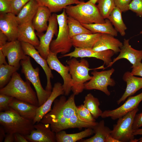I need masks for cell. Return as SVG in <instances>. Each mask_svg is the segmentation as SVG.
Segmentation results:
<instances>
[{"instance_id": "obj_9", "label": "cell", "mask_w": 142, "mask_h": 142, "mask_svg": "<svg viewBox=\"0 0 142 142\" xmlns=\"http://www.w3.org/2000/svg\"><path fill=\"white\" fill-rule=\"evenodd\" d=\"M114 71L113 68L100 72L94 70L91 73L93 75L91 79L85 83L84 89L98 90L109 96L110 93L108 89V87H114L116 84L115 80L111 77Z\"/></svg>"}, {"instance_id": "obj_51", "label": "cell", "mask_w": 142, "mask_h": 142, "mask_svg": "<svg viewBox=\"0 0 142 142\" xmlns=\"http://www.w3.org/2000/svg\"><path fill=\"white\" fill-rule=\"evenodd\" d=\"M138 142H142V137L140 139H139Z\"/></svg>"}, {"instance_id": "obj_25", "label": "cell", "mask_w": 142, "mask_h": 142, "mask_svg": "<svg viewBox=\"0 0 142 142\" xmlns=\"http://www.w3.org/2000/svg\"><path fill=\"white\" fill-rule=\"evenodd\" d=\"M51 12L47 7L39 6L33 17L32 23L37 33L46 31L48 26L47 22L51 15Z\"/></svg>"}, {"instance_id": "obj_40", "label": "cell", "mask_w": 142, "mask_h": 142, "mask_svg": "<svg viewBox=\"0 0 142 142\" xmlns=\"http://www.w3.org/2000/svg\"><path fill=\"white\" fill-rule=\"evenodd\" d=\"M132 0H114L115 6L120 9L122 12L129 9V6Z\"/></svg>"}, {"instance_id": "obj_17", "label": "cell", "mask_w": 142, "mask_h": 142, "mask_svg": "<svg viewBox=\"0 0 142 142\" xmlns=\"http://www.w3.org/2000/svg\"><path fill=\"white\" fill-rule=\"evenodd\" d=\"M18 25L13 13H0V31L7 36L8 42L17 40Z\"/></svg>"}, {"instance_id": "obj_31", "label": "cell", "mask_w": 142, "mask_h": 142, "mask_svg": "<svg viewBox=\"0 0 142 142\" xmlns=\"http://www.w3.org/2000/svg\"><path fill=\"white\" fill-rule=\"evenodd\" d=\"M122 12L115 7L112 11L108 19L110 21L114 28L120 35L124 36L125 35L127 27L124 23L122 16Z\"/></svg>"}, {"instance_id": "obj_13", "label": "cell", "mask_w": 142, "mask_h": 142, "mask_svg": "<svg viewBox=\"0 0 142 142\" xmlns=\"http://www.w3.org/2000/svg\"><path fill=\"white\" fill-rule=\"evenodd\" d=\"M74 50L70 53L63 54L60 57H69L71 58L85 57H93L102 60L104 64L108 66L112 61L111 57L115 54L111 50L102 51H97L91 49L75 47Z\"/></svg>"}, {"instance_id": "obj_49", "label": "cell", "mask_w": 142, "mask_h": 142, "mask_svg": "<svg viewBox=\"0 0 142 142\" xmlns=\"http://www.w3.org/2000/svg\"><path fill=\"white\" fill-rule=\"evenodd\" d=\"M133 134L134 136L137 135H142V128H139L134 131Z\"/></svg>"}, {"instance_id": "obj_20", "label": "cell", "mask_w": 142, "mask_h": 142, "mask_svg": "<svg viewBox=\"0 0 142 142\" xmlns=\"http://www.w3.org/2000/svg\"><path fill=\"white\" fill-rule=\"evenodd\" d=\"M123 45V43L114 36L102 33L92 49L97 51L111 50L116 53L120 52Z\"/></svg>"}, {"instance_id": "obj_52", "label": "cell", "mask_w": 142, "mask_h": 142, "mask_svg": "<svg viewBox=\"0 0 142 142\" xmlns=\"http://www.w3.org/2000/svg\"><path fill=\"white\" fill-rule=\"evenodd\" d=\"M140 33L141 34H142V31H141L140 32Z\"/></svg>"}, {"instance_id": "obj_48", "label": "cell", "mask_w": 142, "mask_h": 142, "mask_svg": "<svg viewBox=\"0 0 142 142\" xmlns=\"http://www.w3.org/2000/svg\"><path fill=\"white\" fill-rule=\"evenodd\" d=\"M5 57L6 56L3 54L1 49H0V65L7 64L6 60Z\"/></svg>"}, {"instance_id": "obj_43", "label": "cell", "mask_w": 142, "mask_h": 142, "mask_svg": "<svg viewBox=\"0 0 142 142\" xmlns=\"http://www.w3.org/2000/svg\"><path fill=\"white\" fill-rule=\"evenodd\" d=\"M131 68L132 69L131 72L133 75L139 76L142 77V63L141 62L136 66L131 67Z\"/></svg>"}, {"instance_id": "obj_45", "label": "cell", "mask_w": 142, "mask_h": 142, "mask_svg": "<svg viewBox=\"0 0 142 142\" xmlns=\"http://www.w3.org/2000/svg\"><path fill=\"white\" fill-rule=\"evenodd\" d=\"M7 41H8V39L7 36L0 31V47L6 43Z\"/></svg>"}, {"instance_id": "obj_22", "label": "cell", "mask_w": 142, "mask_h": 142, "mask_svg": "<svg viewBox=\"0 0 142 142\" xmlns=\"http://www.w3.org/2000/svg\"><path fill=\"white\" fill-rule=\"evenodd\" d=\"M92 129L95 135L89 138L82 140L81 142H120L111 136V130L105 126L103 120L98 123Z\"/></svg>"}, {"instance_id": "obj_8", "label": "cell", "mask_w": 142, "mask_h": 142, "mask_svg": "<svg viewBox=\"0 0 142 142\" xmlns=\"http://www.w3.org/2000/svg\"><path fill=\"white\" fill-rule=\"evenodd\" d=\"M139 110L137 108L118 119L111 131V136L120 142H132L135 138L133 124L135 116Z\"/></svg>"}, {"instance_id": "obj_39", "label": "cell", "mask_w": 142, "mask_h": 142, "mask_svg": "<svg viewBox=\"0 0 142 142\" xmlns=\"http://www.w3.org/2000/svg\"><path fill=\"white\" fill-rule=\"evenodd\" d=\"M13 98L4 94H0V111H4L9 109V105Z\"/></svg>"}, {"instance_id": "obj_27", "label": "cell", "mask_w": 142, "mask_h": 142, "mask_svg": "<svg viewBox=\"0 0 142 142\" xmlns=\"http://www.w3.org/2000/svg\"><path fill=\"white\" fill-rule=\"evenodd\" d=\"M39 6L47 7L50 12L56 13L62 11L67 6L78 4L84 2L81 0H36Z\"/></svg>"}, {"instance_id": "obj_28", "label": "cell", "mask_w": 142, "mask_h": 142, "mask_svg": "<svg viewBox=\"0 0 142 142\" xmlns=\"http://www.w3.org/2000/svg\"><path fill=\"white\" fill-rule=\"evenodd\" d=\"M94 134L93 130L91 128H86L83 131L73 134H67L63 130L55 133V140L56 142H75Z\"/></svg>"}, {"instance_id": "obj_30", "label": "cell", "mask_w": 142, "mask_h": 142, "mask_svg": "<svg viewBox=\"0 0 142 142\" xmlns=\"http://www.w3.org/2000/svg\"><path fill=\"white\" fill-rule=\"evenodd\" d=\"M81 24L83 27L90 31L93 33L108 34L114 37L118 36V32L113 27L111 22L108 19H105V22L103 23Z\"/></svg>"}, {"instance_id": "obj_36", "label": "cell", "mask_w": 142, "mask_h": 142, "mask_svg": "<svg viewBox=\"0 0 142 142\" xmlns=\"http://www.w3.org/2000/svg\"><path fill=\"white\" fill-rule=\"evenodd\" d=\"M77 112L78 117L81 121L88 123L96 122L95 119L83 104L77 106Z\"/></svg>"}, {"instance_id": "obj_34", "label": "cell", "mask_w": 142, "mask_h": 142, "mask_svg": "<svg viewBox=\"0 0 142 142\" xmlns=\"http://www.w3.org/2000/svg\"><path fill=\"white\" fill-rule=\"evenodd\" d=\"M19 68L9 64L0 65V88L6 86Z\"/></svg>"}, {"instance_id": "obj_44", "label": "cell", "mask_w": 142, "mask_h": 142, "mask_svg": "<svg viewBox=\"0 0 142 142\" xmlns=\"http://www.w3.org/2000/svg\"><path fill=\"white\" fill-rule=\"evenodd\" d=\"M14 142H28L25 136L21 134L16 133L14 134Z\"/></svg>"}, {"instance_id": "obj_4", "label": "cell", "mask_w": 142, "mask_h": 142, "mask_svg": "<svg viewBox=\"0 0 142 142\" xmlns=\"http://www.w3.org/2000/svg\"><path fill=\"white\" fill-rule=\"evenodd\" d=\"M68 16L81 23H103L104 19L101 15L97 5L84 1L76 5H69L64 9Z\"/></svg>"}, {"instance_id": "obj_38", "label": "cell", "mask_w": 142, "mask_h": 142, "mask_svg": "<svg viewBox=\"0 0 142 142\" xmlns=\"http://www.w3.org/2000/svg\"><path fill=\"white\" fill-rule=\"evenodd\" d=\"M129 9L135 13L137 16L142 17V0H132Z\"/></svg>"}, {"instance_id": "obj_47", "label": "cell", "mask_w": 142, "mask_h": 142, "mask_svg": "<svg viewBox=\"0 0 142 142\" xmlns=\"http://www.w3.org/2000/svg\"><path fill=\"white\" fill-rule=\"evenodd\" d=\"M6 133L5 131L1 125L0 126V142H2L4 138L6 135Z\"/></svg>"}, {"instance_id": "obj_2", "label": "cell", "mask_w": 142, "mask_h": 142, "mask_svg": "<svg viewBox=\"0 0 142 142\" xmlns=\"http://www.w3.org/2000/svg\"><path fill=\"white\" fill-rule=\"evenodd\" d=\"M30 83L27 80L24 81L20 74L16 72L8 83L0 88V94L7 95L39 106L36 92L32 88Z\"/></svg>"}, {"instance_id": "obj_35", "label": "cell", "mask_w": 142, "mask_h": 142, "mask_svg": "<svg viewBox=\"0 0 142 142\" xmlns=\"http://www.w3.org/2000/svg\"><path fill=\"white\" fill-rule=\"evenodd\" d=\"M97 5L100 12L104 19H108L115 7L114 0H98Z\"/></svg>"}, {"instance_id": "obj_18", "label": "cell", "mask_w": 142, "mask_h": 142, "mask_svg": "<svg viewBox=\"0 0 142 142\" xmlns=\"http://www.w3.org/2000/svg\"><path fill=\"white\" fill-rule=\"evenodd\" d=\"M129 39H124L119 54L113 59L106 68L111 67L116 61L122 59L128 60L132 64L131 67L136 66L141 62L142 50H138L133 48L129 44Z\"/></svg>"}, {"instance_id": "obj_21", "label": "cell", "mask_w": 142, "mask_h": 142, "mask_svg": "<svg viewBox=\"0 0 142 142\" xmlns=\"http://www.w3.org/2000/svg\"><path fill=\"white\" fill-rule=\"evenodd\" d=\"M123 78L126 83V86L124 93L117 101L118 105L142 88V77H135L131 74V72L127 71L124 74Z\"/></svg>"}, {"instance_id": "obj_11", "label": "cell", "mask_w": 142, "mask_h": 142, "mask_svg": "<svg viewBox=\"0 0 142 142\" xmlns=\"http://www.w3.org/2000/svg\"><path fill=\"white\" fill-rule=\"evenodd\" d=\"M57 55L56 53L50 50L46 60L50 69L57 72L63 78L64 95L67 96L72 91L71 76L69 72L68 66L63 64L57 58Z\"/></svg>"}, {"instance_id": "obj_10", "label": "cell", "mask_w": 142, "mask_h": 142, "mask_svg": "<svg viewBox=\"0 0 142 142\" xmlns=\"http://www.w3.org/2000/svg\"><path fill=\"white\" fill-rule=\"evenodd\" d=\"M58 26L57 14L54 13L49 20L48 27L45 33H36L39 38V44L35 48L41 56L46 60L49 53L50 46L52 38L54 35L57 36Z\"/></svg>"}, {"instance_id": "obj_42", "label": "cell", "mask_w": 142, "mask_h": 142, "mask_svg": "<svg viewBox=\"0 0 142 142\" xmlns=\"http://www.w3.org/2000/svg\"><path fill=\"white\" fill-rule=\"evenodd\" d=\"M142 126V112L136 114L135 116L133 125V131Z\"/></svg>"}, {"instance_id": "obj_15", "label": "cell", "mask_w": 142, "mask_h": 142, "mask_svg": "<svg viewBox=\"0 0 142 142\" xmlns=\"http://www.w3.org/2000/svg\"><path fill=\"white\" fill-rule=\"evenodd\" d=\"M55 135L49 124L40 122L34 124V129L25 136L30 142H56Z\"/></svg>"}, {"instance_id": "obj_14", "label": "cell", "mask_w": 142, "mask_h": 142, "mask_svg": "<svg viewBox=\"0 0 142 142\" xmlns=\"http://www.w3.org/2000/svg\"><path fill=\"white\" fill-rule=\"evenodd\" d=\"M142 101V92L134 96L129 97L120 107L114 109L104 111L101 116L103 118L110 117L113 120L118 119L138 108Z\"/></svg>"}, {"instance_id": "obj_23", "label": "cell", "mask_w": 142, "mask_h": 142, "mask_svg": "<svg viewBox=\"0 0 142 142\" xmlns=\"http://www.w3.org/2000/svg\"><path fill=\"white\" fill-rule=\"evenodd\" d=\"M35 30L32 21L19 25L17 40L21 42L29 43L35 47L38 46L39 40Z\"/></svg>"}, {"instance_id": "obj_3", "label": "cell", "mask_w": 142, "mask_h": 142, "mask_svg": "<svg viewBox=\"0 0 142 142\" xmlns=\"http://www.w3.org/2000/svg\"><path fill=\"white\" fill-rule=\"evenodd\" d=\"M0 124L6 133H18L25 136L34 129L33 121L23 117L11 108L0 111Z\"/></svg>"}, {"instance_id": "obj_29", "label": "cell", "mask_w": 142, "mask_h": 142, "mask_svg": "<svg viewBox=\"0 0 142 142\" xmlns=\"http://www.w3.org/2000/svg\"><path fill=\"white\" fill-rule=\"evenodd\" d=\"M39 6L36 0H31L28 2L16 15L19 25L32 21Z\"/></svg>"}, {"instance_id": "obj_7", "label": "cell", "mask_w": 142, "mask_h": 142, "mask_svg": "<svg viewBox=\"0 0 142 142\" xmlns=\"http://www.w3.org/2000/svg\"><path fill=\"white\" fill-rule=\"evenodd\" d=\"M22 67L21 72L27 80L29 81L35 89L38 102L39 106L42 105L50 95L52 91L44 89L41 84L39 77L38 67L34 68L31 64L30 57L21 60L20 63Z\"/></svg>"}, {"instance_id": "obj_5", "label": "cell", "mask_w": 142, "mask_h": 142, "mask_svg": "<svg viewBox=\"0 0 142 142\" xmlns=\"http://www.w3.org/2000/svg\"><path fill=\"white\" fill-rule=\"evenodd\" d=\"M67 61L69 72L72 78V91L75 95L82 93L84 89V84L90 80L92 76L89 74L90 70L89 62L86 59L82 58L78 60L73 57Z\"/></svg>"}, {"instance_id": "obj_24", "label": "cell", "mask_w": 142, "mask_h": 142, "mask_svg": "<svg viewBox=\"0 0 142 142\" xmlns=\"http://www.w3.org/2000/svg\"><path fill=\"white\" fill-rule=\"evenodd\" d=\"M9 106L22 116L32 121L35 118L38 107L14 98L9 103Z\"/></svg>"}, {"instance_id": "obj_33", "label": "cell", "mask_w": 142, "mask_h": 142, "mask_svg": "<svg viewBox=\"0 0 142 142\" xmlns=\"http://www.w3.org/2000/svg\"><path fill=\"white\" fill-rule=\"evenodd\" d=\"M67 22L70 37L72 38L76 36L83 34H91L92 32L83 27L78 21L68 16Z\"/></svg>"}, {"instance_id": "obj_50", "label": "cell", "mask_w": 142, "mask_h": 142, "mask_svg": "<svg viewBox=\"0 0 142 142\" xmlns=\"http://www.w3.org/2000/svg\"><path fill=\"white\" fill-rule=\"evenodd\" d=\"M98 0H89L88 2L90 3H92L94 4H96Z\"/></svg>"}, {"instance_id": "obj_26", "label": "cell", "mask_w": 142, "mask_h": 142, "mask_svg": "<svg viewBox=\"0 0 142 142\" xmlns=\"http://www.w3.org/2000/svg\"><path fill=\"white\" fill-rule=\"evenodd\" d=\"M102 33L83 34L71 38L75 47L92 49Z\"/></svg>"}, {"instance_id": "obj_12", "label": "cell", "mask_w": 142, "mask_h": 142, "mask_svg": "<svg viewBox=\"0 0 142 142\" xmlns=\"http://www.w3.org/2000/svg\"><path fill=\"white\" fill-rule=\"evenodd\" d=\"M0 49L7 57L8 64L19 68L21 66V61L27 56L24 53L21 42L18 40L7 42L0 46Z\"/></svg>"}, {"instance_id": "obj_19", "label": "cell", "mask_w": 142, "mask_h": 142, "mask_svg": "<svg viewBox=\"0 0 142 142\" xmlns=\"http://www.w3.org/2000/svg\"><path fill=\"white\" fill-rule=\"evenodd\" d=\"M63 94L64 92L63 84L59 82L55 83L49 97L43 104L38 107L33 120L34 124L40 121L43 116L51 110L52 106L55 100L58 96Z\"/></svg>"}, {"instance_id": "obj_41", "label": "cell", "mask_w": 142, "mask_h": 142, "mask_svg": "<svg viewBox=\"0 0 142 142\" xmlns=\"http://www.w3.org/2000/svg\"><path fill=\"white\" fill-rule=\"evenodd\" d=\"M12 13L10 0H0V13Z\"/></svg>"}, {"instance_id": "obj_1", "label": "cell", "mask_w": 142, "mask_h": 142, "mask_svg": "<svg viewBox=\"0 0 142 142\" xmlns=\"http://www.w3.org/2000/svg\"><path fill=\"white\" fill-rule=\"evenodd\" d=\"M75 96L73 93L67 99L64 96L56 99L51 110L43 116L40 122L49 124L52 130L55 133L69 129H93L98 122H85L78 118Z\"/></svg>"}, {"instance_id": "obj_32", "label": "cell", "mask_w": 142, "mask_h": 142, "mask_svg": "<svg viewBox=\"0 0 142 142\" xmlns=\"http://www.w3.org/2000/svg\"><path fill=\"white\" fill-rule=\"evenodd\" d=\"M83 105L89 111L95 119L101 116L103 112L99 108V100L92 94L89 93L85 96Z\"/></svg>"}, {"instance_id": "obj_16", "label": "cell", "mask_w": 142, "mask_h": 142, "mask_svg": "<svg viewBox=\"0 0 142 142\" xmlns=\"http://www.w3.org/2000/svg\"><path fill=\"white\" fill-rule=\"evenodd\" d=\"M21 42L25 54L33 58L43 69L47 79V83L45 89L52 91V88L50 79L53 78V76L46 60L41 56L34 46L29 43Z\"/></svg>"}, {"instance_id": "obj_6", "label": "cell", "mask_w": 142, "mask_h": 142, "mask_svg": "<svg viewBox=\"0 0 142 142\" xmlns=\"http://www.w3.org/2000/svg\"><path fill=\"white\" fill-rule=\"evenodd\" d=\"M67 15L65 9L59 14H57L58 31L57 38L52 40L50 46V50L57 54H64L69 52L73 46L70 37L67 22Z\"/></svg>"}, {"instance_id": "obj_46", "label": "cell", "mask_w": 142, "mask_h": 142, "mask_svg": "<svg viewBox=\"0 0 142 142\" xmlns=\"http://www.w3.org/2000/svg\"><path fill=\"white\" fill-rule=\"evenodd\" d=\"M4 142H14V134L10 133H6L4 138Z\"/></svg>"}, {"instance_id": "obj_37", "label": "cell", "mask_w": 142, "mask_h": 142, "mask_svg": "<svg viewBox=\"0 0 142 142\" xmlns=\"http://www.w3.org/2000/svg\"><path fill=\"white\" fill-rule=\"evenodd\" d=\"M31 0H10L12 13L17 15L22 8Z\"/></svg>"}]
</instances>
